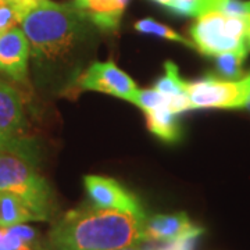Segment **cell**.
Instances as JSON below:
<instances>
[{"label": "cell", "instance_id": "2", "mask_svg": "<svg viewBox=\"0 0 250 250\" xmlns=\"http://www.w3.org/2000/svg\"><path fill=\"white\" fill-rule=\"evenodd\" d=\"M86 18L74 4L36 0L21 21L31 54L41 62H54L70 53L82 34Z\"/></svg>", "mask_w": 250, "mask_h": 250}, {"label": "cell", "instance_id": "18", "mask_svg": "<svg viewBox=\"0 0 250 250\" xmlns=\"http://www.w3.org/2000/svg\"><path fill=\"white\" fill-rule=\"evenodd\" d=\"M135 29L141 34H147V35H156L159 38H164L168 41H174V42H179L187 46H193V43H190L187 38L178 34L177 31L171 29L170 27L161 24L159 21L153 20V18H143L135 22Z\"/></svg>", "mask_w": 250, "mask_h": 250}, {"label": "cell", "instance_id": "4", "mask_svg": "<svg viewBox=\"0 0 250 250\" xmlns=\"http://www.w3.org/2000/svg\"><path fill=\"white\" fill-rule=\"evenodd\" d=\"M193 45L203 56L217 57L229 52H250V16L232 17L207 11L190 27Z\"/></svg>", "mask_w": 250, "mask_h": 250}, {"label": "cell", "instance_id": "25", "mask_svg": "<svg viewBox=\"0 0 250 250\" xmlns=\"http://www.w3.org/2000/svg\"><path fill=\"white\" fill-rule=\"evenodd\" d=\"M6 233V228H3V227H0V239L3 238V235Z\"/></svg>", "mask_w": 250, "mask_h": 250}, {"label": "cell", "instance_id": "8", "mask_svg": "<svg viewBox=\"0 0 250 250\" xmlns=\"http://www.w3.org/2000/svg\"><path fill=\"white\" fill-rule=\"evenodd\" d=\"M29 54V43L21 28H10L0 34V72L11 80L25 82Z\"/></svg>", "mask_w": 250, "mask_h": 250}, {"label": "cell", "instance_id": "5", "mask_svg": "<svg viewBox=\"0 0 250 250\" xmlns=\"http://www.w3.org/2000/svg\"><path fill=\"white\" fill-rule=\"evenodd\" d=\"M190 108H241L250 99V74L238 80L206 77L187 82Z\"/></svg>", "mask_w": 250, "mask_h": 250}, {"label": "cell", "instance_id": "9", "mask_svg": "<svg viewBox=\"0 0 250 250\" xmlns=\"http://www.w3.org/2000/svg\"><path fill=\"white\" fill-rule=\"evenodd\" d=\"M197 228L199 227L192 223L185 213L153 215L145 220L143 241H174L187 233L193 232Z\"/></svg>", "mask_w": 250, "mask_h": 250}, {"label": "cell", "instance_id": "27", "mask_svg": "<svg viewBox=\"0 0 250 250\" xmlns=\"http://www.w3.org/2000/svg\"><path fill=\"white\" fill-rule=\"evenodd\" d=\"M248 106H250V99H249V102H248Z\"/></svg>", "mask_w": 250, "mask_h": 250}, {"label": "cell", "instance_id": "21", "mask_svg": "<svg viewBox=\"0 0 250 250\" xmlns=\"http://www.w3.org/2000/svg\"><path fill=\"white\" fill-rule=\"evenodd\" d=\"M246 53L241 52H229L223 53L215 57L217 68L227 80H238L241 78L242 64L246 59Z\"/></svg>", "mask_w": 250, "mask_h": 250}, {"label": "cell", "instance_id": "26", "mask_svg": "<svg viewBox=\"0 0 250 250\" xmlns=\"http://www.w3.org/2000/svg\"><path fill=\"white\" fill-rule=\"evenodd\" d=\"M81 0H74V1H72V3H80Z\"/></svg>", "mask_w": 250, "mask_h": 250}, {"label": "cell", "instance_id": "14", "mask_svg": "<svg viewBox=\"0 0 250 250\" xmlns=\"http://www.w3.org/2000/svg\"><path fill=\"white\" fill-rule=\"evenodd\" d=\"M164 67H166V74L156 82L153 89H156L157 92H160L168 98L174 99L178 103L182 113H185L188 110H192L189 96H188L187 81H184L179 77L178 67L172 62H167L164 64Z\"/></svg>", "mask_w": 250, "mask_h": 250}, {"label": "cell", "instance_id": "15", "mask_svg": "<svg viewBox=\"0 0 250 250\" xmlns=\"http://www.w3.org/2000/svg\"><path fill=\"white\" fill-rule=\"evenodd\" d=\"M149 131L166 142H175L179 138V125L177 114L170 108L157 107L143 111Z\"/></svg>", "mask_w": 250, "mask_h": 250}, {"label": "cell", "instance_id": "7", "mask_svg": "<svg viewBox=\"0 0 250 250\" xmlns=\"http://www.w3.org/2000/svg\"><path fill=\"white\" fill-rule=\"evenodd\" d=\"M83 185L92 205L102 208L145 214L139 199L116 179L100 175H86L83 178Z\"/></svg>", "mask_w": 250, "mask_h": 250}, {"label": "cell", "instance_id": "11", "mask_svg": "<svg viewBox=\"0 0 250 250\" xmlns=\"http://www.w3.org/2000/svg\"><path fill=\"white\" fill-rule=\"evenodd\" d=\"M25 126V116L17 90L0 82V131L18 135Z\"/></svg>", "mask_w": 250, "mask_h": 250}, {"label": "cell", "instance_id": "3", "mask_svg": "<svg viewBox=\"0 0 250 250\" xmlns=\"http://www.w3.org/2000/svg\"><path fill=\"white\" fill-rule=\"evenodd\" d=\"M35 164L36 160L22 154L0 152V192L17 195L47 221L54 210L53 192Z\"/></svg>", "mask_w": 250, "mask_h": 250}, {"label": "cell", "instance_id": "24", "mask_svg": "<svg viewBox=\"0 0 250 250\" xmlns=\"http://www.w3.org/2000/svg\"><path fill=\"white\" fill-rule=\"evenodd\" d=\"M114 250H139V248H138V246H129V248H121V249Z\"/></svg>", "mask_w": 250, "mask_h": 250}, {"label": "cell", "instance_id": "10", "mask_svg": "<svg viewBox=\"0 0 250 250\" xmlns=\"http://www.w3.org/2000/svg\"><path fill=\"white\" fill-rule=\"evenodd\" d=\"M72 4L98 28L114 31L120 25L128 0H81Z\"/></svg>", "mask_w": 250, "mask_h": 250}, {"label": "cell", "instance_id": "6", "mask_svg": "<svg viewBox=\"0 0 250 250\" xmlns=\"http://www.w3.org/2000/svg\"><path fill=\"white\" fill-rule=\"evenodd\" d=\"M77 83L81 89L107 93L131 103L139 90L134 80L120 70L113 62L90 64L88 70L78 78Z\"/></svg>", "mask_w": 250, "mask_h": 250}, {"label": "cell", "instance_id": "12", "mask_svg": "<svg viewBox=\"0 0 250 250\" xmlns=\"http://www.w3.org/2000/svg\"><path fill=\"white\" fill-rule=\"evenodd\" d=\"M31 221H42V218L21 197L9 192H0V227L9 228Z\"/></svg>", "mask_w": 250, "mask_h": 250}, {"label": "cell", "instance_id": "22", "mask_svg": "<svg viewBox=\"0 0 250 250\" xmlns=\"http://www.w3.org/2000/svg\"><path fill=\"white\" fill-rule=\"evenodd\" d=\"M213 11H220L225 16L246 17L250 16V1L245 0H215Z\"/></svg>", "mask_w": 250, "mask_h": 250}, {"label": "cell", "instance_id": "16", "mask_svg": "<svg viewBox=\"0 0 250 250\" xmlns=\"http://www.w3.org/2000/svg\"><path fill=\"white\" fill-rule=\"evenodd\" d=\"M179 16L199 17L207 11H213L215 0H152Z\"/></svg>", "mask_w": 250, "mask_h": 250}, {"label": "cell", "instance_id": "23", "mask_svg": "<svg viewBox=\"0 0 250 250\" xmlns=\"http://www.w3.org/2000/svg\"><path fill=\"white\" fill-rule=\"evenodd\" d=\"M13 1H17V3H20V4H22V6H25V7H31L34 3H35L36 0H13Z\"/></svg>", "mask_w": 250, "mask_h": 250}, {"label": "cell", "instance_id": "20", "mask_svg": "<svg viewBox=\"0 0 250 250\" xmlns=\"http://www.w3.org/2000/svg\"><path fill=\"white\" fill-rule=\"evenodd\" d=\"M36 147L27 138H21L18 135L6 134L0 131V152H10L22 154L32 160L35 159Z\"/></svg>", "mask_w": 250, "mask_h": 250}, {"label": "cell", "instance_id": "1", "mask_svg": "<svg viewBox=\"0 0 250 250\" xmlns=\"http://www.w3.org/2000/svg\"><path fill=\"white\" fill-rule=\"evenodd\" d=\"M146 215L80 206L67 211L49 233L53 250H114L143 241Z\"/></svg>", "mask_w": 250, "mask_h": 250}, {"label": "cell", "instance_id": "13", "mask_svg": "<svg viewBox=\"0 0 250 250\" xmlns=\"http://www.w3.org/2000/svg\"><path fill=\"white\" fill-rule=\"evenodd\" d=\"M0 250H47L42 243L41 235L34 227L17 224L6 228L0 239Z\"/></svg>", "mask_w": 250, "mask_h": 250}, {"label": "cell", "instance_id": "19", "mask_svg": "<svg viewBox=\"0 0 250 250\" xmlns=\"http://www.w3.org/2000/svg\"><path fill=\"white\" fill-rule=\"evenodd\" d=\"M28 7L13 0H0V34L21 24Z\"/></svg>", "mask_w": 250, "mask_h": 250}, {"label": "cell", "instance_id": "17", "mask_svg": "<svg viewBox=\"0 0 250 250\" xmlns=\"http://www.w3.org/2000/svg\"><path fill=\"white\" fill-rule=\"evenodd\" d=\"M203 232H205V229L202 227H199L193 232L187 233V235L177 238L174 241H142V243H145V246L138 245V248H139V250H193L199 236Z\"/></svg>", "mask_w": 250, "mask_h": 250}]
</instances>
